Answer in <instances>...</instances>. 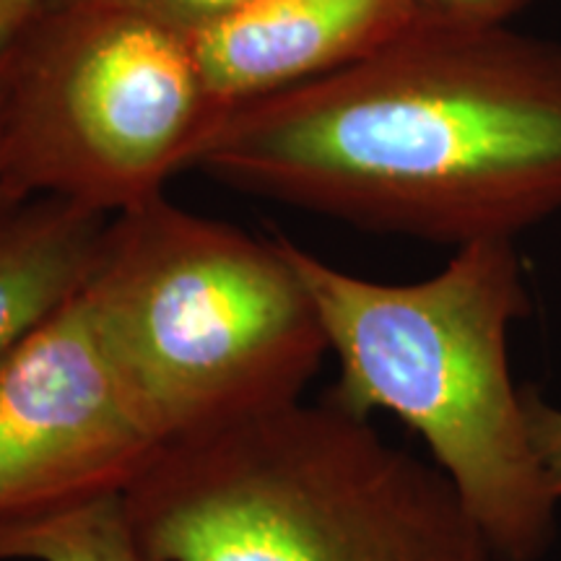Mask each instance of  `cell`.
<instances>
[{
	"label": "cell",
	"mask_w": 561,
	"mask_h": 561,
	"mask_svg": "<svg viewBox=\"0 0 561 561\" xmlns=\"http://www.w3.org/2000/svg\"><path fill=\"white\" fill-rule=\"evenodd\" d=\"M193 170L367 231L460 248L561 214V42L411 26L231 110Z\"/></svg>",
	"instance_id": "1"
},
{
	"label": "cell",
	"mask_w": 561,
	"mask_h": 561,
	"mask_svg": "<svg viewBox=\"0 0 561 561\" xmlns=\"http://www.w3.org/2000/svg\"><path fill=\"white\" fill-rule=\"evenodd\" d=\"M276 240L339 364L320 401L364 421L396 416L458 491L494 561H543L561 502L510 367V333L530 314L517 240L460 244L434 276L411 284L356 276L280 231Z\"/></svg>",
	"instance_id": "2"
},
{
	"label": "cell",
	"mask_w": 561,
	"mask_h": 561,
	"mask_svg": "<svg viewBox=\"0 0 561 561\" xmlns=\"http://www.w3.org/2000/svg\"><path fill=\"white\" fill-rule=\"evenodd\" d=\"M123 502L144 561H494L430 458L325 401L161 445Z\"/></svg>",
	"instance_id": "3"
},
{
	"label": "cell",
	"mask_w": 561,
	"mask_h": 561,
	"mask_svg": "<svg viewBox=\"0 0 561 561\" xmlns=\"http://www.w3.org/2000/svg\"><path fill=\"white\" fill-rule=\"evenodd\" d=\"M81 305L159 445L305 401L331 354L276 234L193 214L164 193L112 216Z\"/></svg>",
	"instance_id": "4"
},
{
	"label": "cell",
	"mask_w": 561,
	"mask_h": 561,
	"mask_svg": "<svg viewBox=\"0 0 561 561\" xmlns=\"http://www.w3.org/2000/svg\"><path fill=\"white\" fill-rule=\"evenodd\" d=\"M227 115L187 34L102 0H42L0 50V191L123 214L193 170Z\"/></svg>",
	"instance_id": "5"
},
{
	"label": "cell",
	"mask_w": 561,
	"mask_h": 561,
	"mask_svg": "<svg viewBox=\"0 0 561 561\" xmlns=\"http://www.w3.org/2000/svg\"><path fill=\"white\" fill-rule=\"evenodd\" d=\"M159 447L81 297L0 356V525L125 496Z\"/></svg>",
	"instance_id": "6"
},
{
	"label": "cell",
	"mask_w": 561,
	"mask_h": 561,
	"mask_svg": "<svg viewBox=\"0 0 561 561\" xmlns=\"http://www.w3.org/2000/svg\"><path fill=\"white\" fill-rule=\"evenodd\" d=\"M413 26L411 0H248L187 34L221 110L331 76Z\"/></svg>",
	"instance_id": "7"
},
{
	"label": "cell",
	"mask_w": 561,
	"mask_h": 561,
	"mask_svg": "<svg viewBox=\"0 0 561 561\" xmlns=\"http://www.w3.org/2000/svg\"><path fill=\"white\" fill-rule=\"evenodd\" d=\"M110 219L50 195L0 210V356L87 291Z\"/></svg>",
	"instance_id": "8"
},
{
	"label": "cell",
	"mask_w": 561,
	"mask_h": 561,
	"mask_svg": "<svg viewBox=\"0 0 561 561\" xmlns=\"http://www.w3.org/2000/svg\"><path fill=\"white\" fill-rule=\"evenodd\" d=\"M530 0H411L413 26L445 32H476L507 26Z\"/></svg>",
	"instance_id": "9"
},
{
	"label": "cell",
	"mask_w": 561,
	"mask_h": 561,
	"mask_svg": "<svg viewBox=\"0 0 561 561\" xmlns=\"http://www.w3.org/2000/svg\"><path fill=\"white\" fill-rule=\"evenodd\" d=\"M523 405L528 430L543 471L561 502V403H553L533 385H523Z\"/></svg>",
	"instance_id": "10"
},
{
	"label": "cell",
	"mask_w": 561,
	"mask_h": 561,
	"mask_svg": "<svg viewBox=\"0 0 561 561\" xmlns=\"http://www.w3.org/2000/svg\"><path fill=\"white\" fill-rule=\"evenodd\" d=\"M102 3L121 5V9L136 11L140 16H149L182 34H191L248 0H102Z\"/></svg>",
	"instance_id": "11"
},
{
	"label": "cell",
	"mask_w": 561,
	"mask_h": 561,
	"mask_svg": "<svg viewBox=\"0 0 561 561\" xmlns=\"http://www.w3.org/2000/svg\"><path fill=\"white\" fill-rule=\"evenodd\" d=\"M39 3L42 0H0V50L9 45V39Z\"/></svg>",
	"instance_id": "12"
},
{
	"label": "cell",
	"mask_w": 561,
	"mask_h": 561,
	"mask_svg": "<svg viewBox=\"0 0 561 561\" xmlns=\"http://www.w3.org/2000/svg\"><path fill=\"white\" fill-rule=\"evenodd\" d=\"M3 208H11V206H9V201L3 198V191H0V210H3Z\"/></svg>",
	"instance_id": "13"
}]
</instances>
